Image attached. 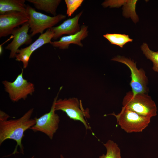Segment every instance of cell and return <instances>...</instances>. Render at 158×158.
Returning a JSON list of instances; mask_svg holds the SVG:
<instances>
[{
  "mask_svg": "<svg viewBox=\"0 0 158 158\" xmlns=\"http://www.w3.org/2000/svg\"><path fill=\"white\" fill-rule=\"evenodd\" d=\"M83 0H65L67 7L66 14L69 17L80 6Z\"/></svg>",
  "mask_w": 158,
  "mask_h": 158,
  "instance_id": "19",
  "label": "cell"
},
{
  "mask_svg": "<svg viewBox=\"0 0 158 158\" xmlns=\"http://www.w3.org/2000/svg\"><path fill=\"white\" fill-rule=\"evenodd\" d=\"M55 109L56 111L61 110L65 112L71 119L80 121L84 125L86 129H91L86 120V118L90 117L89 109L88 108L84 109L81 101L79 100L77 98L57 99L55 102Z\"/></svg>",
  "mask_w": 158,
  "mask_h": 158,
  "instance_id": "5",
  "label": "cell"
},
{
  "mask_svg": "<svg viewBox=\"0 0 158 158\" xmlns=\"http://www.w3.org/2000/svg\"><path fill=\"white\" fill-rule=\"evenodd\" d=\"M25 2V0H0V13L3 15L8 12L18 11L28 15Z\"/></svg>",
  "mask_w": 158,
  "mask_h": 158,
  "instance_id": "14",
  "label": "cell"
},
{
  "mask_svg": "<svg viewBox=\"0 0 158 158\" xmlns=\"http://www.w3.org/2000/svg\"><path fill=\"white\" fill-rule=\"evenodd\" d=\"M34 158V156H32V157H31L30 158Z\"/></svg>",
  "mask_w": 158,
  "mask_h": 158,
  "instance_id": "22",
  "label": "cell"
},
{
  "mask_svg": "<svg viewBox=\"0 0 158 158\" xmlns=\"http://www.w3.org/2000/svg\"><path fill=\"white\" fill-rule=\"evenodd\" d=\"M140 48L147 58L152 62L153 70L158 72V51L155 52L150 50L147 44L146 43H143L140 46Z\"/></svg>",
  "mask_w": 158,
  "mask_h": 158,
  "instance_id": "18",
  "label": "cell"
},
{
  "mask_svg": "<svg viewBox=\"0 0 158 158\" xmlns=\"http://www.w3.org/2000/svg\"><path fill=\"white\" fill-rule=\"evenodd\" d=\"M88 26L83 25L80 30L76 33L61 37L58 41L51 42L50 44L54 47L60 49H64L68 48L71 44H74L83 47L81 40L88 35Z\"/></svg>",
  "mask_w": 158,
  "mask_h": 158,
  "instance_id": "13",
  "label": "cell"
},
{
  "mask_svg": "<svg viewBox=\"0 0 158 158\" xmlns=\"http://www.w3.org/2000/svg\"><path fill=\"white\" fill-rule=\"evenodd\" d=\"M111 60L123 63L129 68L131 72V80L130 85L134 94L146 93L148 91V80L144 71L138 69L133 60L124 56L117 55Z\"/></svg>",
  "mask_w": 158,
  "mask_h": 158,
  "instance_id": "6",
  "label": "cell"
},
{
  "mask_svg": "<svg viewBox=\"0 0 158 158\" xmlns=\"http://www.w3.org/2000/svg\"><path fill=\"white\" fill-rule=\"evenodd\" d=\"M83 13L82 11L73 18L65 20L59 26L50 28L54 33L52 39L56 40L63 35H73L79 31L81 27L78 22Z\"/></svg>",
  "mask_w": 158,
  "mask_h": 158,
  "instance_id": "12",
  "label": "cell"
},
{
  "mask_svg": "<svg viewBox=\"0 0 158 158\" xmlns=\"http://www.w3.org/2000/svg\"><path fill=\"white\" fill-rule=\"evenodd\" d=\"M61 158H64L62 155H61Z\"/></svg>",
  "mask_w": 158,
  "mask_h": 158,
  "instance_id": "21",
  "label": "cell"
},
{
  "mask_svg": "<svg viewBox=\"0 0 158 158\" xmlns=\"http://www.w3.org/2000/svg\"><path fill=\"white\" fill-rule=\"evenodd\" d=\"M54 35V32L50 29H48L41 34L38 38L29 46L19 49L16 56V60L22 62L23 67L25 68L28 65L30 57L32 53L44 44L51 42Z\"/></svg>",
  "mask_w": 158,
  "mask_h": 158,
  "instance_id": "10",
  "label": "cell"
},
{
  "mask_svg": "<svg viewBox=\"0 0 158 158\" xmlns=\"http://www.w3.org/2000/svg\"><path fill=\"white\" fill-rule=\"evenodd\" d=\"M33 110V108L30 109L18 119L0 121V145L8 139L13 140L17 143L12 154L17 153V149L18 146L22 153H23V147L22 140L24 136V133L26 130L35 125L36 123L35 118H31Z\"/></svg>",
  "mask_w": 158,
  "mask_h": 158,
  "instance_id": "1",
  "label": "cell"
},
{
  "mask_svg": "<svg viewBox=\"0 0 158 158\" xmlns=\"http://www.w3.org/2000/svg\"><path fill=\"white\" fill-rule=\"evenodd\" d=\"M62 88V87L60 88L54 98L50 111L39 118L35 117L36 124L30 128L34 132L40 131L44 133L51 140L58 128L60 121L59 116L55 112V103Z\"/></svg>",
  "mask_w": 158,
  "mask_h": 158,
  "instance_id": "8",
  "label": "cell"
},
{
  "mask_svg": "<svg viewBox=\"0 0 158 158\" xmlns=\"http://www.w3.org/2000/svg\"><path fill=\"white\" fill-rule=\"evenodd\" d=\"M10 116L3 111H0V121H3L7 120Z\"/></svg>",
  "mask_w": 158,
  "mask_h": 158,
  "instance_id": "20",
  "label": "cell"
},
{
  "mask_svg": "<svg viewBox=\"0 0 158 158\" xmlns=\"http://www.w3.org/2000/svg\"><path fill=\"white\" fill-rule=\"evenodd\" d=\"M29 28L28 22L23 24L20 27L14 29L13 31L11 34L13 40L5 48L10 51V58L15 57L18 48L21 45L29 44L32 42V37L28 33Z\"/></svg>",
  "mask_w": 158,
  "mask_h": 158,
  "instance_id": "11",
  "label": "cell"
},
{
  "mask_svg": "<svg viewBox=\"0 0 158 158\" xmlns=\"http://www.w3.org/2000/svg\"><path fill=\"white\" fill-rule=\"evenodd\" d=\"M108 115L114 116L121 128L128 133L142 132L148 126L151 119L123 106L117 114L113 112Z\"/></svg>",
  "mask_w": 158,
  "mask_h": 158,
  "instance_id": "3",
  "label": "cell"
},
{
  "mask_svg": "<svg viewBox=\"0 0 158 158\" xmlns=\"http://www.w3.org/2000/svg\"><path fill=\"white\" fill-rule=\"evenodd\" d=\"M103 145L107 150L106 154L99 158H121V150L116 143L109 140Z\"/></svg>",
  "mask_w": 158,
  "mask_h": 158,
  "instance_id": "17",
  "label": "cell"
},
{
  "mask_svg": "<svg viewBox=\"0 0 158 158\" xmlns=\"http://www.w3.org/2000/svg\"><path fill=\"white\" fill-rule=\"evenodd\" d=\"M103 37L107 39L111 44L117 45L121 48L128 42H132L128 35L119 34L107 33Z\"/></svg>",
  "mask_w": 158,
  "mask_h": 158,
  "instance_id": "16",
  "label": "cell"
},
{
  "mask_svg": "<svg viewBox=\"0 0 158 158\" xmlns=\"http://www.w3.org/2000/svg\"><path fill=\"white\" fill-rule=\"evenodd\" d=\"M123 106L139 114L151 117L157 115V107L154 102L147 93L134 94L132 91L127 92L122 102Z\"/></svg>",
  "mask_w": 158,
  "mask_h": 158,
  "instance_id": "2",
  "label": "cell"
},
{
  "mask_svg": "<svg viewBox=\"0 0 158 158\" xmlns=\"http://www.w3.org/2000/svg\"><path fill=\"white\" fill-rule=\"evenodd\" d=\"M23 69L13 82L7 80L2 82L5 90L11 100L14 102L21 99L25 100L29 95H31L35 90L34 84L24 78Z\"/></svg>",
  "mask_w": 158,
  "mask_h": 158,
  "instance_id": "7",
  "label": "cell"
},
{
  "mask_svg": "<svg viewBox=\"0 0 158 158\" xmlns=\"http://www.w3.org/2000/svg\"><path fill=\"white\" fill-rule=\"evenodd\" d=\"M32 3L37 9L56 16L57 8L61 1V0H27Z\"/></svg>",
  "mask_w": 158,
  "mask_h": 158,
  "instance_id": "15",
  "label": "cell"
},
{
  "mask_svg": "<svg viewBox=\"0 0 158 158\" xmlns=\"http://www.w3.org/2000/svg\"><path fill=\"white\" fill-rule=\"evenodd\" d=\"M28 16L21 12L12 11L0 15V37H6L15 27L28 21Z\"/></svg>",
  "mask_w": 158,
  "mask_h": 158,
  "instance_id": "9",
  "label": "cell"
},
{
  "mask_svg": "<svg viewBox=\"0 0 158 158\" xmlns=\"http://www.w3.org/2000/svg\"><path fill=\"white\" fill-rule=\"evenodd\" d=\"M26 8L31 37L39 33L43 34L45 29L53 27L66 17V15L62 14L50 16L37 11L29 5H26Z\"/></svg>",
  "mask_w": 158,
  "mask_h": 158,
  "instance_id": "4",
  "label": "cell"
}]
</instances>
